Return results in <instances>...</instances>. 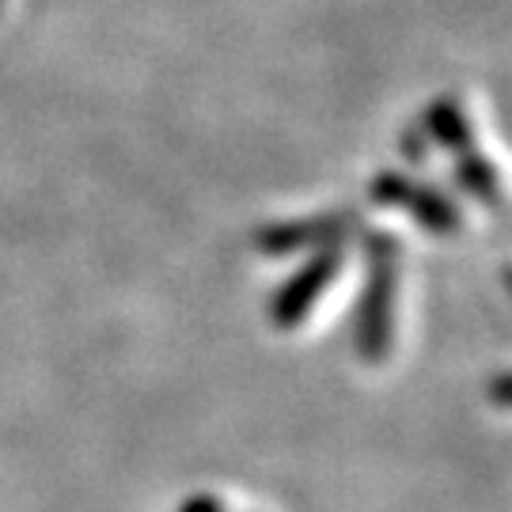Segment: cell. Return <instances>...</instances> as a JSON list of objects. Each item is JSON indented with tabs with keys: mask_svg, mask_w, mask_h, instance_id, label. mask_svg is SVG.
Segmentation results:
<instances>
[{
	"mask_svg": "<svg viewBox=\"0 0 512 512\" xmlns=\"http://www.w3.org/2000/svg\"><path fill=\"white\" fill-rule=\"evenodd\" d=\"M395 251L399 243L384 232L368 236V255H372V281H368L365 304L357 315V346L368 353V361H376L387 346L391 334V296H395Z\"/></svg>",
	"mask_w": 512,
	"mask_h": 512,
	"instance_id": "obj_1",
	"label": "cell"
},
{
	"mask_svg": "<svg viewBox=\"0 0 512 512\" xmlns=\"http://www.w3.org/2000/svg\"><path fill=\"white\" fill-rule=\"evenodd\" d=\"M338 262H342V251H338V247H330V251H319L308 270H300V274H296L293 281L281 289V296H277V304H274V319L281 323V327L296 323V319H300V315H304V311L315 304L319 289L327 285L330 277L338 274Z\"/></svg>",
	"mask_w": 512,
	"mask_h": 512,
	"instance_id": "obj_2",
	"label": "cell"
},
{
	"mask_svg": "<svg viewBox=\"0 0 512 512\" xmlns=\"http://www.w3.org/2000/svg\"><path fill=\"white\" fill-rule=\"evenodd\" d=\"M346 220L342 217H319L311 220V224H281V228H270V232H262V247L266 251H293V247H300V243H311V239H330L338 228H342Z\"/></svg>",
	"mask_w": 512,
	"mask_h": 512,
	"instance_id": "obj_3",
	"label": "cell"
},
{
	"mask_svg": "<svg viewBox=\"0 0 512 512\" xmlns=\"http://www.w3.org/2000/svg\"><path fill=\"white\" fill-rule=\"evenodd\" d=\"M414 217L425 224V228H433V232H448V228H456V209L440 198L437 190H425V186H410V194H406V205Z\"/></svg>",
	"mask_w": 512,
	"mask_h": 512,
	"instance_id": "obj_4",
	"label": "cell"
},
{
	"mask_svg": "<svg viewBox=\"0 0 512 512\" xmlns=\"http://www.w3.org/2000/svg\"><path fill=\"white\" fill-rule=\"evenodd\" d=\"M429 129H433V137H437L444 148L471 145V126H467V118H463L459 103H452V99H440L437 107L429 110Z\"/></svg>",
	"mask_w": 512,
	"mask_h": 512,
	"instance_id": "obj_5",
	"label": "cell"
},
{
	"mask_svg": "<svg viewBox=\"0 0 512 512\" xmlns=\"http://www.w3.org/2000/svg\"><path fill=\"white\" fill-rule=\"evenodd\" d=\"M459 183L467 186L471 194H478V198H486V202H497V175H494V167L486 164V160H478V156H467V160L459 164Z\"/></svg>",
	"mask_w": 512,
	"mask_h": 512,
	"instance_id": "obj_6",
	"label": "cell"
},
{
	"mask_svg": "<svg viewBox=\"0 0 512 512\" xmlns=\"http://www.w3.org/2000/svg\"><path fill=\"white\" fill-rule=\"evenodd\" d=\"M410 179H403V175H391V171H384L376 183H372V198L380 205H399L403 209L406 205V194H410Z\"/></svg>",
	"mask_w": 512,
	"mask_h": 512,
	"instance_id": "obj_7",
	"label": "cell"
},
{
	"mask_svg": "<svg viewBox=\"0 0 512 512\" xmlns=\"http://www.w3.org/2000/svg\"><path fill=\"white\" fill-rule=\"evenodd\" d=\"M183 512H220V501L217 497H194Z\"/></svg>",
	"mask_w": 512,
	"mask_h": 512,
	"instance_id": "obj_8",
	"label": "cell"
}]
</instances>
